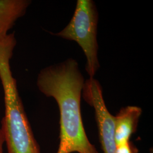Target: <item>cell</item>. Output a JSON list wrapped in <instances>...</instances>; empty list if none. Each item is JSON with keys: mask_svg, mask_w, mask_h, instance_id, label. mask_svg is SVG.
Returning a JSON list of instances; mask_svg holds the SVG:
<instances>
[{"mask_svg": "<svg viewBox=\"0 0 153 153\" xmlns=\"http://www.w3.org/2000/svg\"><path fill=\"white\" fill-rule=\"evenodd\" d=\"M0 81L5 107L1 129L7 153H40L8 62H0Z\"/></svg>", "mask_w": 153, "mask_h": 153, "instance_id": "7a4b0ae2", "label": "cell"}, {"mask_svg": "<svg viewBox=\"0 0 153 153\" xmlns=\"http://www.w3.org/2000/svg\"><path fill=\"white\" fill-rule=\"evenodd\" d=\"M5 145L4 137L2 131L0 128V153H4V145Z\"/></svg>", "mask_w": 153, "mask_h": 153, "instance_id": "ba28073f", "label": "cell"}, {"mask_svg": "<svg viewBox=\"0 0 153 153\" xmlns=\"http://www.w3.org/2000/svg\"><path fill=\"white\" fill-rule=\"evenodd\" d=\"M98 13L91 0H78L71 22L64 29L55 33L62 38L76 42L86 57V71L94 78L99 68L97 42Z\"/></svg>", "mask_w": 153, "mask_h": 153, "instance_id": "3957f363", "label": "cell"}, {"mask_svg": "<svg viewBox=\"0 0 153 153\" xmlns=\"http://www.w3.org/2000/svg\"><path fill=\"white\" fill-rule=\"evenodd\" d=\"M116 153H138L137 148L129 141L117 146Z\"/></svg>", "mask_w": 153, "mask_h": 153, "instance_id": "52a82bcc", "label": "cell"}, {"mask_svg": "<svg viewBox=\"0 0 153 153\" xmlns=\"http://www.w3.org/2000/svg\"><path fill=\"white\" fill-rule=\"evenodd\" d=\"M142 109L137 106H126L114 116L115 139L116 145L129 141L131 135L137 131Z\"/></svg>", "mask_w": 153, "mask_h": 153, "instance_id": "5b68a950", "label": "cell"}, {"mask_svg": "<svg viewBox=\"0 0 153 153\" xmlns=\"http://www.w3.org/2000/svg\"><path fill=\"white\" fill-rule=\"evenodd\" d=\"M31 1L28 0H0V39L4 38L24 16Z\"/></svg>", "mask_w": 153, "mask_h": 153, "instance_id": "8992f818", "label": "cell"}, {"mask_svg": "<svg viewBox=\"0 0 153 153\" xmlns=\"http://www.w3.org/2000/svg\"><path fill=\"white\" fill-rule=\"evenodd\" d=\"M84 82L77 62L72 59L47 66L39 73V91L55 99L60 111V143L56 153H98L83 124L81 98Z\"/></svg>", "mask_w": 153, "mask_h": 153, "instance_id": "6da1fadb", "label": "cell"}, {"mask_svg": "<svg viewBox=\"0 0 153 153\" xmlns=\"http://www.w3.org/2000/svg\"><path fill=\"white\" fill-rule=\"evenodd\" d=\"M82 96L85 100L95 110L99 136L104 153H116L115 119L107 109L103 97L102 88L94 78L84 82Z\"/></svg>", "mask_w": 153, "mask_h": 153, "instance_id": "277c9868", "label": "cell"}]
</instances>
